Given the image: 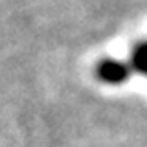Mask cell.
<instances>
[{"instance_id": "cell-1", "label": "cell", "mask_w": 147, "mask_h": 147, "mask_svg": "<svg viewBox=\"0 0 147 147\" xmlns=\"http://www.w3.org/2000/svg\"><path fill=\"white\" fill-rule=\"evenodd\" d=\"M96 74L101 81L109 83V85H118L129 77V68L123 63L114 61V59H103L96 68Z\"/></svg>"}, {"instance_id": "cell-2", "label": "cell", "mask_w": 147, "mask_h": 147, "mask_svg": "<svg viewBox=\"0 0 147 147\" xmlns=\"http://www.w3.org/2000/svg\"><path fill=\"white\" fill-rule=\"evenodd\" d=\"M131 64H132L134 70H138L140 74L147 76V42H142V44H138L134 48Z\"/></svg>"}]
</instances>
